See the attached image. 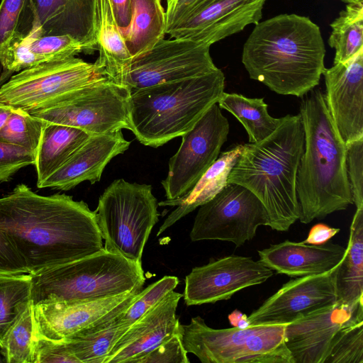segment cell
<instances>
[{"mask_svg":"<svg viewBox=\"0 0 363 363\" xmlns=\"http://www.w3.org/2000/svg\"><path fill=\"white\" fill-rule=\"evenodd\" d=\"M0 229L30 274L104 248L94 211L85 202L64 194L40 195L23 184L0 198Z\"/></svg>","mask_w":363,"mask_h":363,"instance_id":"obj_1","label":"cell"},{"mask_svg":"<svg viewBox=\"0 0 363 363\" xmlns=\"http://www.w3.org/2000/svg\"><path fill=\"white\" fill-rule=\"evenodd\" d=\"M325 56L319 26L306 16L284 13L255 24L242 62L250 79L277 94L302 98L318 85Z\"/></svg>","mask_w":363,"mask_h":363,"instance_id":"obj_2","label":"cell"},{"mask_svg":"<svg viewBox=\"0 0 363 363\" xmlns=\"http://www.w3.org/2000/svg\"><path fill=\"white\" fill-rule=\"evenodd\" d=\"M299 115L304 147L296 178L301 223L322 219L353 204L347 174L346 145L315 87L302 97Z\"/></svg>","mask_w":363,"mask_h":363,"instance_id":"obj_3","label":"cell"},{"mask_svg":"<svg viewBox=\"0 0 363 363\" xmlns=\"http://www.w3.org/2000/svg\"><path fill=\"white\" fill-rule=\"evenodd\" d=\"M303 147L300 115H286L266 138L244 144L228 176V183L247 188L262 203L272 230L287 231L299 218L296 178Z\"/></svg>","mask_w":363,"mask_h":363,"instance_id":"obj_4","label":"cell"},{"mask_svg":"<svg viewBox=\"0 0 363 363\" xmlns=\"http://www.w3.org/2000/svg\"><path fill=\"white\" fill-rule=\"evenodd\" d=\"M220 69L130 91L129 125L144 145L158 147L190 130L224 92Z\"/></svg>","mask_w":363,"mask_h":363,"instance_id":"obj_5","label":"cell"},{"mask_svg":"<svg viewBox=\"0 0 363 363\" xmlns=\"http://www.w3.org/2000/svg\"><path fill=\"white\" fill-rule=\"evenodd\" d=\"M30 275V299L33 306L107 298L141 290L145 281L141 262L104 248Z\"/></svg>","mask_w":363,"mask_h":363,"instance_id":"obj_6","label":"cell"},{"mask_svg":"<svg viewBox=\"0 0 363 363\" xmlns=\"http://www.w3.org/2000/svg\"><path fill=\"white\" fill-rule=\"evenodd\" d=\"M286 325L214 329L200 316L179 330L187 353L203 363H293L284 342Z\"/></svg>","mask_w":363,"mask_h":363,"instance_id":"obj_7","label":"cell"},{"mask_svg":"<svg viewBox=\"0 0 363 363\" xmlns=\"http://www.w3.org/2000/svg\"><path fill=\"white\" fill-rule=\"evenodd\" d=\"M157 206L151 185L114 180L99 197L94 211L104 248L141 262L145 245L158 221Z\"/></svg>","mask_w":363,"mask_h":363,"instance_id":"obj_8","label":"cell"},{"mask_svg":"<svg viewBox=\"0 0 363 363\" xmlns=\"http://www.w3.org/2000/svg\"><path fill=\"white\" fill-rule=\"evenodd\" d=\"M130 90L106 77L96 79L49 107L30 113L43 121L82 129L91 135L130 130Z\"/></svg>","mask_w":363,"mask_h":363,"instance_id":"obj_9","label":"cell"},{"mask_svg":"<svg viewBox=\"0 0 363 363\" xmlns=\"http://www.w3.org/2000/svg\"><path fill=\"white\" fill-rule=\"evenodd\" d=\"M103 77L95 62L76 57L43 62L12 76L0 87V101L32 113L52 106Z\"/></svg>","mask_w":363,"mask_h":363,"instance_id":"obj_10","label":"cell"},{"mask_svg":"<svg viewBox=\"0 0 363 363\" xmlns=\"http://www.w3.org/2000/svg\"><path fill=\"white\" fill-rule=\"evenodd\" d=\"M265 208L247 188L235 183L226 186L200 206L190 232L191 241L218 240L243 245L260 225L268 226Z\"/></svg>","mask_w":363,"mask_h":363,"instance_id":"obj_11","label":"cell"},{"mask_svg":"<svg viewBox=\"0 0 363 363\" xmlns=\"http://www.w3.org/2000/svg\"><path fill=\"white\" fill-rule=\"evenodd\" d=\"M228 133V121L216 103L182 135L178 150L169 159L167 175L161 182L167 200L180 198L194 186L218 158Z\"/></svg>","mask_w":363,"mask_h":363,"instance_id":"obj_12","label":"cell"},{"mask_svg":"<svg viewBox=\"0 0 363 363\" xmlns=\"http://www.w3.org/2000/svg\"><path fill=\"white\" fill-rule=\"evenodd\" d=\"M202 43L162 39L149 51L133 58L123 81L130 91L199 77L218 69Z\"/></svg>","mask_w":363,"mask_h":363,"instance_id":"obj_13","label":"cell"},{"mask_svg":"<svg viewBox=\"0 0 363 363\" xmlns=\"http://www.w3.org/2000/svg\"><path fill=\"white\" fill-rule=\"evenodd\" d=\"M141 290L92 301L33 305L34 338L59 342L105 325L122 314Z\"/></svg>","mask_w":363,"mask_h":363,"instance_id":"obj_14","label":"cell"},{"mask_svg":"<svg viewBox=\"0 0 363 363\" xmlns=\"http://www.w3.org/2000/svg\"><path fill=\"white\" fill-rule=\"evenodd\" d=\"M97 0H26L17 34L22 37L68 35L84 52L96 47Z\"/></svg>","mask_w":363,"mask_h":363,"instance_id":"obj_15","label":"cell"},{"mask_svg":"<svg viewBox=\"0 0 363 363\" xmlns=\"http://www.w3.org/2000/svg\"><path fill=\"white\" fill-rule=\"evenodd\" d=\"M274 271L250 257L230 255L196 267L186 276L184 300L186 306L213 303L230 298L236 292L259 285Z\"/></svg>","mask_w":363,"mask_h":363,"instance_id":"obj_16","label":"cell"},{"mask_svg":"<svg viewBox=\"0 0 363 363\" xmlns=\"http://www.w3.org/2000/svg\"><path fill=\"white\" fill-rule=\"evenodd\" d=\"M337 268L289 281L247 316L250 325H286L335 305Z\"/></svg>","mask_w":363,"mask_h":363,"instance_id":"obj_17","label":"cell"},{"mask_svg":"<svg viewBox=\"0 0 363 363\" xmlns=\"http://www.w3.org/2000/svg\"><path fill=\"white\" fill-rule=\"evenodd\" d=\"M267 0H197L169 33L171 38L212 44L257 24Z\"/></svg>","mask_w":363,"mask_h":363,"instance_id":"obj_18","label":"cell"},{"mask_svg":"<svg viewBox=\"0 0 363 363\" xmlns=\"http://www.w3.org/2000/svg\"><path fill=\"white\" fill-rule=\"evenodd\" d=\"M357 320H363V305L337 302L286 324L284 342L293 363H324L336 333Z\"/></svg>","mask_w":363,"mask_h":363,"instance_id":"obj_19","label":"cell"},{"mask_svg":"<svg viewBox=\"0 0 363 363\" xmlns=\"http://www.w3.org/2000/svg\"><path fill=\"white\" fill-rule=\"evenodd\" d=\"M323 75L326 105L342 140L346 145L363 138V50Z\"/></svg>","mask_w":363,"mask_h":363,"instance_id":"obj_20","label":"cell"},{"mask_svg":"<svg viewBox=\"0 0 363 363\" xmlns=\"http://www.w3.org/2000/svg\"><path fill=\"white\" fill-rule=\"evenodd\" d=\"M182 296L172 291L132 324L113 346L104 363H133L169 339L180 324L176 311Z\"/></svg>","mask_w":363,"mask_h":363,"instance_id":"obj_21","label":"cell"},{"mask_svg":"<svg viewBox=\"0 0 363 363\" xmlns=\"http://www.w3.org/2000/svg\"><path fill=\"white\" fill-rule=\"evenodd\" d=\"M130 144L122 130L91 135L60 168L38 187L68 191L84 181L94 184L100 181L107 164L126 151Z\"/></svg>","mask_w":363,"mask_h":363,"instance_id":"obj_22","label":"cell"},{"mask_svg":"<svg viewBox=\"0 0 363 363\" xmlns=\"http://www.w3.org/2000/svg\"><path fill=\"white\" fill-rule=\"evenodd\" d=\"M346 248L327 242L315 245L285 240L258 251L259 261L277 274L291 277L321 274L335 269Z\"/></svg>","mask_w":363,"mask_h":363,"instance_id":"obj_23","label":"cell"},{"mask_svg":"<svg viewBox=\"0 0 363 363\" xmlns=\"http://www.w3.org/2000/svg\"><path fill=\"white\" fill-rule=\"evenodd\" d=\"M244 145L239 144L219 154L216 160L184 196L158 203L160 206H177L160 227L157 236L196 208L215 197L228 184L230 171L242 153Z\"/></svg>","mask_w":363,"mask_h":363,"instance_id":"obj_24","label":"cell"},{"mask_svg":"<svg viewBox=\"0 0 363 363\" xmlns=\"http://www.w3.org/2000/svg\"><path fill=\"white\" fill-rule=\"evenodd\" d=\"M95 63L110 80L123 85L133 57L115 20L109 0H97Z\"/></svg>","mask_w":363,"mask_h":363,"instance_id":"obj_25","label":"cell"},{"mask_svg":"<svg viewBox=\"0 0 363 363\" xmlns=\"http://www.w3.org/2000/svg\"><path fill=\"white\" fill-rule=\"evenodd\" d=\"M90 135L77 128L44 121L34 164L37 186L60 168Z\"/></svg>","mask_w":363,"mask_h":363,"instance_id":"obj_26","label":"cell"},{"mask_svg":"<svg viewBox=\"0 0 363 363\" xmlns=\"http://www.w3.org/2000/svg\"><path fill=\"white\" fill-rule=\"evenodd\" d=\"M337 302L363 305V208H357L350 230L346 254L336 271Z\"/></svg>","mask_w":363,"mask_h":363,"instance_id":"obj_27","label":"cell"},{"mask_svg":"<svg viewBox=\"0 0 363 363\" xmlns=\"http://www.w3.org/2000/svg\"><path fill=\"white\" fill-rule=\"evenodd\" d=\"M130 25L120 30L133 58L151 50L166 34L165 11L161 0H131Z\"/></svg>","mask_w":363,"mask_h":363,"instance_id":"obj_28","label":"cell"},{"mask_svg":"<svg viewBox=\"0 0 363 363\" xmlns=\"http://www.w3.org/2000/svg\"><path fill=\"white\" fill-rule=\"evenodd\" d=\"M217 104L241 123L251 143L266 138L281 121V118H276L269 114L268 105L263 98H248L239 94L223 92Z\"/></svg>","mask_w":363,"mask_h":363,"instance_id":"obj_29","label":"cell"},{"mask_svg":"<svg viewBox=\"0 0 363 363\" xmlns=\"http://www.w3.org/2000/svg\"><path fill=\"white\" fill-rule=\"evenodd\" d=\"M119 316L105 325L59 342L65 344L79 363H104L113 346L130 327Z\"/></svg>","mask_w":363,"mask_h":363,"instance_id":"obj_30","label":"cell"},{"mask_svg":"<svg viewBox=\"0 0 363 363\" xmlns=\"http://www.w3.org/2000/svg\"><path fill=\"white\" fill-rule=\"evenodd\" d=\"M330 28L328 44L335 51L334 64L345 62L363 50V0L347 4Z\"/></svg>","mask_w":363,"mask_h":363,"instance_id":"obj_31","label":"cell"},{"mask_svg":"<svg viewBox=\"0 0 363 363\" xmlns=\"http://www.w3.org/2000/svg\"><path fill=\"white\" fill-rule=\"evenodd\" d=\"M31 275H0V347L4 339L31 303Z\"/></svg>","mask_w":363,"mask_h":363,"instance_id":"obj_32","label":"cell"},{"mask_svg":"<svg viewBox=\"0 0 363 363\" xmlns=\"http://www.w3.org/2000/svg\"><path fill=\"white\" fill-rule=\"evenodd\" d=\"M33 303L7 333L1 353L6 363H33Z\"/></svg>","mask_w":363,"mask_h":363,"instance_id":"obj_33","label":"cell"},{"mask_svg":"<svg viewBox=\"0 0 363 363\" xmlns=\"http://www.w3.org/2000/svg\"><path fill=\"white\" fill-rule=\"evenodd\" d=\"M44 121L28 111L14 107L0 130V141L23 147L36 153Z\"/></svg>","mask_w":363,"mask_h":363,"instance_id":"obj_34","label":"cell"},{"mask_svg":"<svg viewBox=\"0 0 363 363\" xmlns=\"http://www.w3.org/2000/svg\"><path fill=\"white\" fill-rule=\"evenodd\" d=\"M324 363H363V320H354L336 333Z\"/></svg>","mask_w":363,"mask_h":363,"instance_id":"obj_35","label":"cell"},{"mask_svg":"<svg viewBox=\"0 0 363 363\" xmlns=\"http://www.w3.org/2000/svg\"><path fill=\"white\" fill-rule=\"evenodd\" d=\"M23 38L39 64L68 59L84 52L81 43L68 35Z\"/></svg>","mask_w":363,"mask_h":363,"instance_id":"obj_36","label":"cell"},{"mask_svg":"<svg viewBox=\"0 0 363 363\" xmlns=\"http://www.w3.org/2000/svg\"><path fill=\"white\" fill-rule=\"evenodd\" d=\"M174 276H164L158 281L142 289L133 303L119 316V318L130 326L147 311L157 305L164 297L179 284Z\"/></svg>","mask_w":363,"mask_h":363,"instance_id":"obj_37","label":"cell"},{"mask_svg":"<svg viewBox=\"0 0 363 363\" xmlns=\"http://www.w3.org/2000/svg\"><path fill=\"white\" fill-rule=\"evenodd\" d=\"M346 166L353 203L363 208V138L346 144Z\"/></svg>","mask_w":363,"mask_h":363,"instance_id":"obj_38","label":"cell"},{"mask_svg":"<svg viewBox=\"0 0 363 363\" xmlns=\"http://www.w3.org/2000/svg\"><path fill=\"white\" fill-rule=\"evenodd\" d=\"M189 362L187 352L184 347L179 328L169 339L133 362V363Z\"/></svg>","mask_w":363,"mask_h":363,"instance_id":"obj_39","label":"cell"},{"mask_svg":"<svg viewBox=\"0 0 363 363\" xmlns=\"http://www.w3.org/2000/svg\"><path fill=\"white\" fill-rule=\"evenodd\" d=\"M35 154L18 145L0 141V182H7L19 169L35 164Z\"/></svg>","mask_w":363,"mask_h":363,"instance_id":"obj_40","label":"cell"},{"mask_svg":"<svg viewBox=\"0 0 363 363\" xmlns=\"http://www.w3.org/2000/svg\"><path fill=\"white\" fill-rule=\"evenodd\" d=\"M26 0H1L0 4V50L16 35Z\"/></svg>","mask_w":363,"mask_h":363,"instance_id":"obj_41","label":"cell"},{"mask_svg":"<svg viewBox=\"0 0 363 363\" xmlns=\"http://www.w3.org/2000/svg\"><path fill=\"white\" fill-rule=\"evenodd\" d=\"M33 363H79L62 342L34 338Z\"/></svg>","mask_w":363,"mask_h":363,"instance_id":"obj_42","label":"cell"},{"mask_svg":"<svg viewBox=\"0 0 363 363\" xmlns=\"http://www.w3.org/2000/svg\"><path fill=\"white\" fill-rule=\"evenodd\" d=\"M28 274L26 262L13 242L0 229V275Z\"/></svg>","mask_w":363,"mask_h":363,"instance_id":"obj_43","label":"cell"},{"mask_svg":"<svg viewBox=\"0 0 363 363\" xmlns=\"http://www.w3.org/2000/svg\"><path fill=\"white\" fill-rule=\"evenodd\" d=\"M196 1L197 0H169L167 3L166 34L184 18Z\"/></svg>","mask_w":363,"mask_h":363,"instance_id":"obj_44","label":"cell"},{"mask_svg":"<svg viewBox=\"0 0 363 363\" xmlns=\"http://www.w3.org/2000/svg\"><path fill=\"white\" fill-rule=\"evenodd\" d=\"M340 228L330 227L323 223L313 225L303 242L308 245H323L328 242L340 232Z\"/></svg>","mask_w":363,"mask_h":363,"instance_id":"obj_45","label":"cell"},{"mask_svg":"<svg viewBox=\"0 0 363 363\" xmlns=\"http://www.w3.org/2000/svg\"><path fill=\"white\" fill-rule=\"evenodd\" d=\"M119 30L128 27L132 17L131 0H109Z\"/></svg>","mask_w":363,"mask_h":363,"instance_id":"obj_46","label":"cell"},{"mask_svg":"<svg viewBox=\"0 0 363 363\" xmlns=\"http://www.w3.org/2000/svg\"><path fill=\"white\" fill-rule=\"evenodd\" d=\"M228 320L233 327L246 328L250 326L247 319V315L238 310H235L229 314Z\"/></svg>","mask_w":363,"mask_h":363,"instance_id":"obj_47","label":"cell"},{"mask_svg":"<svg viewBox=\"0 0 363 363\" xmlns=\"http://www.w3.org/2000/svg\"><path fill=\"white\" fill-rule=\"evenodd\" d=\"M13 108L14 106L0 101V130L5 125Z\"/></svg>","mask_w":363,"mask_h":363,"instance_id":"obj_48","label":"cell"},{"mask_svg":"<svg viewBox=\"0 0 363 363\" xmlns=\"http://www.w3.org/2000/svg\"><path fill=\"white\" fill-rule=\"evenodd\" d=\"M342 1L346 3V4H349V3H354V2H357V1H362V0H341Z\"/></svg>","mask_w":363,"mask_h":363,"instance_id":"obj_49","label":"cell"},{"mask_svg":"<svg viewBox=\"0 0 363 363\" xmlns=\"http://www.w3.org/2000/svg\"><path fill=\"white\" fill-rule=\"evenodd\" d=\"M0 363H6L5 359L1 353V351H0Z\"/></svg>","mask_w":363,"mask_h":363,"instance_id":"obj_50","label":"cell"},{"mask_svg":"<svg viewBox=\"0 0 363 363\" xmlns=\"http://www.w3.org/2000/svg\"><path fill=\"white\" fill-rule=\"evenodd\" d=\"M169 0H166L167 3L169 1Z\"/></svg>","mask_w":363,"mask_h":363,"instance_id":"obj_51","label":"cell"}]
</instances>
